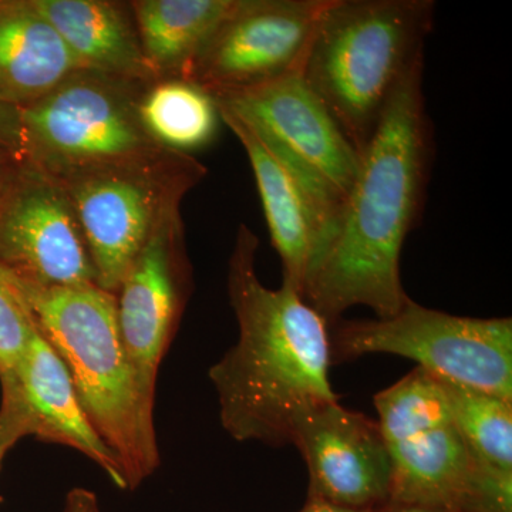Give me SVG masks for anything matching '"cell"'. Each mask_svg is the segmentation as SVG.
<instances>
[{
    "mask_svg": "<svg viewBox=\"0 0 512 512\" xmlns=\"http://www.w3.org/2000/svg\"><path fill=\"white\" fill-rule=\"evenodd\" d=\"M423 73L424 57L400 82L360 154L335 234L303 289L329 328L353 306L387 319L410 299L400 256L423 210L433 154Z\"/></svg>",
    "mask_w": 512,
    "mask_h": 512,
    "instance_id": "cell-1",
    "label": "cell"
},
{
    "mask_svg": "<svg viewBox=\"0 0 512 512\" xmlns=\"http://www.w3.org/2000/svg\"><path fill=\"white\" fill-rule=\"evenodd\" d=\"M259 239L239 225L228 293L238 342L210 369L222 427L237 441L292 444L306 413L338 402L330 386L329 325L293 286L266 288L256 274Z\"/></svg>",
    "mask_w": 512,
    "mask_h": 512,
    "instance_id": "cell-2",
    "label": "cell"
},
{
    "mask_svg": "<svg viewBox=\"0 0 512 512\" xmlns=\"http://www.w3.org/2000/svg\"><path fill=\"white\" fill-rule=\"evenodd\" d=\"M431 0H328L302 76L362 154L407 72L424 57Z\"/></svg>",
    "mask_w": 512,
    "mask_h": 512,
    "instance_id": "cell-3",
    "label": "cell"
},
{
    "mask_svg": "<svg viewBox=\"0 0 512 512\" xmlns=\"http://www.w3.org/2000/svg\"><path fill=\"white\" fill-rule=\"evenodd\" d=\"M8 274L37 329L63 360L87 419L119 460L127 490H134L154 473L160 457L141 423L116 295L96 284L39 286Z\"/></svg>",
    "mask_w": 512,
    "mask_h": 512,
    "instance_id": "cell-4",
    "label": "cell"
},
{
    "mask_svg": "<svg viewBox=\"0 0 512 512\" xmlns=\"http://www.w3.org/2000/svg\"><path fill=\"white\" fill-rule=\"evenodd\" d=\"M151 82L77 70L20 109L25 161L59 181L167 153L140 117Z\"/></svg>",
    "mask_w": 512,
    "mask_h": 512,
    "instance_id": "cell-5",
    "label": "cell"
},
{
    "mask_svg": "<svg viewBox=\"0 0 512 512\" xmlns=\"http://www.w3.org/2000/svg\"><path fill=\"white\" fill-rule=\"evenodd\" d=\"M330 360L387 353L412 359L431 375L512 402V319L467 318L409 299L392 318L338 320L329 329Z\"/></svg>",
    "mask_w": 512,
    "mask_h": 512,
    "instance_id": "cell-6",
    "label": "cell"
},
{
    "mask_svg": "<svg viewBox=\"0 0 512 512\" xmlns=\"http://www.w3.org/2000/svg\"><path fill=\"white\" fill-rule=\"evenodd\" d=\"M205 174L190 154L167 151L60 181L73 202L101 289L116 295L158 221Z\"/></svg>",
    "mask_w": 512,
    "mask_h": 512,
    "instance_id": "cell-7",
    "label": "cell"
},
{
    "mask_svg": "<svg viewBox=\"0 0 512 512\" xmlns=\"http://www.w3.org/2000/svg\"><path fill=\"white\" fill-rule=\"evenodd\" d=\"M190 266L185 254L180 205L165 212L131 262L116 293L121 342L133 370L141 423L150 443L158 367L187 299Z\"/></svg>",
    "mask_w": 512,
    "mask_h": 512,
    "instance_id": "cell-8",
    "label": "cell"
},
{
    "mask_svg": "<svg viewBox=\"0 0 512 512\" xmlns=\"http://www.w3.org/2000/svg\"><path fill=\"white\" fill-rule=\"evenodd\" d=\"M0 266L39 286L97 285L69 192L28 161L0 192Z\"/></svg>",
    "mask_w": 512,
    "mask_h": 512,
    "instance_id": "cell-9",
    "label": "cell"
},
{
    "mask_svg": "<svg viewBox=\"0 0 512 512\" xmlns=\"http://www.w3.org/2000/svg\"><path fill=\"white\" fill-rule=\"evenodd\" d=\"M326 3L239 0L181 79L212 96L299 72Z\"/></svg>",
    "mask_w": 512,
    "mask_h": 512,
    "instance_id": "cell-10",
    "label": "cell"
},
{
    "mask_svg": "<svg viewBox=\"0 0 512 512\" xmlns=\"http://www.w3.org/2000/svg\"><path fill=\"white\" fill-rule=\"evenodd\" d=\"M212 97L217 106L251 124L343 207L359 170L360 154L301 70Z\"/></svg>",
    "mask_w": 512,
    "mask_h": 512,
    "instance_id": "cell-11",
    "label": "cell"
},
{
    "mask_svg": "<svg viewBox=\"0 0 512 512\" xmlns=\"http://www.w3.org/2000/svg\"><path fill=\"white\" fill-rule=\"evenodd\" d=\"M217 107L254 171L272 244L284 269L282 282L303 296L309 276L332 241L342 205L251 124Z\"/></svg>",
    "mask_w": 512,
    "mask_h": 512,
    "instance_id": "cell-12",
    "label": "cell"
},
{
    "mask_svg": "<svg viewBox=\"0 0 512 512\" xmlns=\"http://www.w3.org/2000/svg\"><path fill=\"white\" fill-rule=\"evenodd\" d=\"M292 444L309 471V498L373 511L389 503L392 458L376 421L339 402L306 413L293 427Z\"/></svg>",
    "mask_w": 512,
    "mask_h": 512,
    "instance_id": "cell-13",
    "label": "cell"
},
{
    "mask_svg": "<svg viewBox=\"0 0 512 512\" xmlns=\"http://www.w3.org/2000/svg\"><path fill=\"white\" fill-rule=\"evenodd\" d=\"M16 377L32 436L74 448L106 471L117 487L127 490L119 460L93 429L63 360L39 329L30 339Z\"/></svg>",
    "mask_w": 512,
    "mask_h": 512,
    "instance_id": "cell-14",
    "label": "cell"
},
{
    "mask_svg": "<svg viewBox=\"0 0 512 512\" xmlns=\"http://www.w3.org/2000/svg\"><path fill=\"white\" fill-rule=\"evenodd\" d=\"M389 447L390 501L463 512L490 464L473 453L453 421Z\"/></svg>",
    "mask_w": 512,
    "mask_h": 512,
    "instance_id": "cell-15",
    "label": "cell"
},
{
    "mask_svg": "<svg viewBox=\"0 0 512 512\" xmlns=\"http://www.w3.org/2000/svg\"><path fill=\"white\" fill-rule=\"evenodd\" d=\"M82 70L33 0H0V99L23 109Z\"/></svg>",
    "mask_w": 512,
    "mask_h": 512,
    "instance_id": "cell-16",
    "label": "cell"
},
{
    "mask_svg": "<svg viewBox=\"0 0 512 512\" xmlns=\"http://www.w3.org/2000/svg\"><path fill=\"white\" fill-rule=\"evenodd\" d=\"M63 37L82 69L154 82L130 3L110 0H33Z\"/></svg>",
    "mask_w": 512,
    "mask_h": 512,
    "instance_id": "cell-17",
    "label": "cell"
},
{
    "mask_svg": "<svg viewBox=\"0 0 512 512\" xmlns=\"http://www.w3.org/2000/svg\"><path fill=\"white\" fill-rule=\"evenodd\" d=\"M239 0L130 2L141 47L156 79L183 77Z\"/></svg>",
    "mask_w": 512,
    "mask_h": 512,
    "instance_id": "cell-18",
    "label": "cell"
},
{
    "mask_svg": "<svg viewBox=\"0 0 512 512\" xmlns=\"http://www.w3.org/2000/svg\"><path fill=\"white\" fill-rule=\"evenodd\" d=\"M140 117L156 143L183 154L210 146L222 123L214 97L181 77L148 84L140 101Z\"/></svg>",
    "mask_w": 512,
    "mask_h": 512,
    "instance_id": "cell-19",
    "label": "cell"
},
{
    "mask_svg": "<svg viewBox=\"0 0 512 512\" xmlns=\"http://www.w3.org/2000/svg\"><path fill=\"white\" fill-rule=\"evenodd\" d=\"M440 380L454 426L468 447L490 466L512 473V402L443 377Z\"/></svg>",
    "mask_w": 512,
    "mask_h": 512,
    "instance_id": "cell-20",
    "label": "cell"
},
{
    "mask_svg": "<svg viewBox=\"0 0 512 512\" xmlns=\"http://www.w3.org/2000/svg\"><path fill=\"white\" fill-rule=\"evenodd\" d=\"M380 433L387 446L451 423L450 406L440 377L417 366L375 396Z\"/></svg>",
    "mask_w": 512,
    "mask_h": 512,
    "instance_id": "cell-21",
    "label": "cell"
},
{
    "mask_svg": "<svg viewBox=\"0 0 512 512\" xmlns=\"http://www.w3.org/2000/svg\"><path fill=\"white\" fill-rule=\"evenodd\" d=\"M37 330L29 306L23 301L6 269L0 266V386L2 393L18 390V367Z\"/></svg>",
    "mask_w": 512,
    "mask_h": 512,
    "instance_id": "cell-22",
    "label": "cell"
},
{
    "mask_svg": "<svg viewBox=\"0 0 512 512\" xmlns=\"http://www.w3.org/2000/svg\"><path fill=\"white\" fill-rule=\"evenodd\" d=\"M32 436V424L22 399H2L0 404V467L10 448Z\"/></svg>",
    "mask_w": 512,
    "mask_h": 512,
    "instance_id": "cell-23",
    "label": "cell"
},
{
    "mask_svg": "<svg viewBox=\"0 0 512 512\" xmlns=\"http://www.w3.org/2000/svg\"><path fill=\"white\" fill-rule=\"evenodd\" d=\"M0 150L18 163H25L22 113L19 107L3 99H0Z\"/></svg>",
    "mask_w": 512,
    "mask_h": 512,
    "instance_id": "cell-24",
    "label": "cell"
},
{
    "mask_svg": "<svg viewBox=\"0 0 512 512\" xmlns=\"http://www.w3.org/2000/svg\"><path fill=\"white\" fill-rule=\"evenodd\" d=\"M63 512H100L96 494L83 488H76L67 495Z\"/></svg>",
    "mask_w": 512,
    "mask_h": 512,
    "instance_id": "cell-25",
    "label": "cell"
},
{
    "mask_svg": "<svg viewBox=\"0 0 512 512\" xmlns=\"http://www.w3.org/2000/svg\"><path fill=\"white\" fill-rule=\"evenodd\" d=\"M373 512H453L443 507H434V505L397 503V501H389V503L380 505Z\"/></svg>",
    "mask_w": 512,
    "mask_h": 512,
    "instance_id": "cell-26",
    "label": "cell"
},
{
    "mask_svg": "<svg viewBox=\"0 0 512 512\" xmlns=\"http://www.w3.org/2000/svg\"><path fill=\"white\" fill-rule=\"evenodd\" d=\"M18 161L10 157L8 153L0 150V192L3 191L5 185L8 184L9 178L12 177Z\"/></svg>",
    "mask_w": 512,
    "mask_h": 512,
    "instance_id": "cell-27",
    "label": "cell"
},
{
    "mask_svg": "<svg viewBox=\"0 0 512 512\" xmlns=\"http://www.w3.org/2000/svg\"><path fill=\"white\" fill-rule=\"evenodd\" d=\"M301 512H373V511L350 510V508L338 507V505L325 503V501L313 500V498H308V503L305 504V507L302 508Z\"/></svg>",
    "mask_w": 512,
    "mask_h": 512,
    "instance_id": "cell-28",
    "label": "cell"
}]
</instances>
